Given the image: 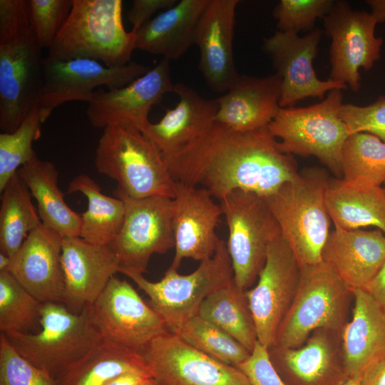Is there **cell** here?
<instances>
[{"label": "cell", "mask_w": 385, "mask_h": 385, "mask_svg": "<svg viewBox=\"0 0 385 385\" xmlns=\"http://www.w3.org/2000/svg\"><path fill=\"white\" fill-rule=\"evenodd\" d=\"M299 276L300 266L281 235L269 245L256 285L245 291L257 341L269 349L292 302Z\"/></svg>", "instance_id": "obj_13"}, {"label": "cell", "mask_w": 385, "mask_h": 385, "mask_svg": "<svg viewBox=\"0 0 385 385\" xmlns=\"http://www.w3.org/2000/svg\"><path fill=\"white\" fill-rule=\"evenodd\" d=\"M148 66L130 61L123 66H108L90 59H43V84L38 108L41 122L64 103L90 102L96 88L124 87L148 73Z\"/></svg>", "instance_id": "obj_12"}, {"label": "cell", "mask_w": 385, "mask_h": 385, "mask_svg": "<svg viewBox=\"0 0 385 385\" xmlns=\"http://www.w3.org/2000/svg\"><path fill=\"white\" fill-rule=\"evenodd\" d=\"M322 34L318 28L304 36L278 30L264 38L262 48L282 79L280 108L294 107L308 97L322 99L333 89L347 88L346 85L330 79L321 81L315 73L313 61Z\"/></svg>", "instance_id": "obj_16"}, {"label": "cell", "mask_w": 385, "mask_h": 385, "mask_svg": "<svg viewBox=\"0 0 385 385\" xmlns=\"http://www.w3.org/2000/svg\"><path fill=\"white\" fill-rule=\"evenodd\" d=\"M239 368L252 385H287L273 364L269 349L258 341Z\"/></svg>", "instance_id": "obj_44"}, {"label": "cell", "mask_w": 385, "mask_h": 385, "mask_svg": "<svg viewBox=\"0 0 385 385\" xmlns=\"http://www.w3.org/2000/svg\"><path fill=\"white\" fill-rule=\"evenodd\" d=\"M149 298L148 304L164 322L168 332L175 334L198 314L201 304L210 294L233 280V270L226 242L220 240L214 255L200 262L188 274L168 268L158 282L143 274L120 268Z\"/></svg>", "instance_id": "obj_6"}, {"label": "cell", "mask_w": 385, "mask_h": 385, "mask_svg": "<svg viewBox=\"0 0 385 385\" xmlns=\"http://www.w3.org/2000/svg\"><path fill=\"white\" fill-rule=\"evenodd\" d=\"M361 385H385V358L370 367L360 379Z\"/></svg>", "instance_id": "obj_47"}, {"label": "cell", "mask_w": 385, "mask_h": 385, "mask_svg": "<svg viewBox=\"0 0 385 385\" xmlns=\"http://www.w3.org/2000/svg\"><path fill=\"white\" fill-rule=\"evenodd\" d=\"M9 272H0L1 333H35L41 305Z\"/></svg>", "instance_id": "obj_35"}, {"label": "cell", "mask_w": 385, "mask_h": 385, "mask_svg": "<svg viewBox=\"0 0 385 385\" xmlns=\"http://www.w3.org/2000/svg\"><path fill=\"white\" fill-rule=\"evenodd\" d=\"M96 170L117 183L115 197L173 198L175 182L156 146L135 128L107 126L98 140Z\"/></svg>", "instance_id": "obj_5"}, {"label": "cell", "mask_w": 385, "mask_h": 385, "mask_svg": "<svg viewBox=\"0 0 385 385\" xmlns=\"http://www.w3.org/2000/svg\"><path fill=\"white\" fill-rule=\"evenodd\" d=\"M63 303L73 312L91 307L111 279L119 272V260L108 245L89 243L80 237L63 238Z\"/></svg>", "instance_id": "obj_20"}, {"label": "cell", "mask_w": 385, "mask_h": 385, "mask_svg": "<svg viewBox=\"0 0 385 385\" xmlns=\"http://www.w3.org/2000/svg\"><path fill=\"white\" fill-rule=\"evenodd\" d=\"M128 371L152 376L139 351L104 339L78 364L54 380V383L55 385H103L111 379Z\"/></svg>", "instance_id": "obj_30"}, {"label": "cell", "mask_w": 385, "mask_h": 385, "mask_svg": "<svg viewBox=\"0 0 385 385\" xmlns=\"http://www.w3.org/2000/svg\"><path fill=\"white\" fill-rule=\"evenodd\" d=\"M333 0H281L272 11L280 31L298 34L314 29L317 19H324Z\"/></svg>", "instance_id": "obj_40"}, {"label": "cell", "mask_w": 385, "mask_h": 385, "mask_svg": "<svg viewBox=\"0 0 385 385\" xmlns=\"http://www.w3.org/2000/svg\"><path fill=\"white\" fill-rule=\"evenodd\" d=\"M3 334L22 356L53 380L104 340L93 306L76 313L53 302L41 303L38 332Z\"/></svg>", "instance_id": "obj_2"}, {"label": "cell", "mask_w": 385, "mask_h": 385, "mask_svg": "<svg viewBox=\"0 0 385 385\" xmlns=\"http://www.w3.org/2000/svg\"><path fill=\"white\" fill-rule=\"evenodd\" d=\"M339 115L349 135L356 133H371L385 143V96L374 103L361 106L342 104Z\"/></svg>", "instance_id": "obj_42"}, {"label": "cell", "mask_w": 385, "mask_h": 385, "mask_svg": "<svg viewBox=\"0 0 385 385\" xmlns=\"http://www.w3.org/2000/svg\"><path fill=\"white\" fill-rule=\"evenodd\" d=\"M68 193L79 192L87 199L86 210L81 214L80 237L98 245H109L119 233L125 217L124 202L104 195L90 176L79 174L68 185Z\"/></svg>", "instance_id": "obj_31"}, {"label": "cell", "mask_w": 385, "mask_h": 385, "mask_svg": "<svg viewBox=\"0 0 385 385\" xmlns=\"http://www.w3.org/2000/svg\"><path fill=\"white\" fill-rule=\"evenodd\" d=\"M151 378L153 377L150 374L128 371L111 379L103 385H140Z\"/></svg>", "instance_id": "obj_48"}, {"label": "cell", "mask_w": 385, "mask_h": 385, "mask_svg": "<svg viewBox=\"0 0 385 385\" xmlns=\"http://www.w3.org/2000/svg\"><path fill=\"white\" fill-rule=\"evenodd\" d=\"M42 48L32 31L0 44V128L16 130L37 106L43 84Z\"/></svg>", "instance_id": "obj_15"}, {"label": "cell", "mask_w": 385, "mask_h": 385, "mask_svg": "<svg viewBox=\"0 0 385 385\" xmlns=\"http://www.w3.org/2000/svg\"><path fill=\"white\" fill-rule=\"evenodd\" d=\"M210 1L181 0L135 32L134 48L168 61L180 58L194 44L198 21Z\"/></svg>", "instance_id": "obj_27"}, {"label": "cell", "mask_w": 385, "mask_h": 385, "mask_svg": "<svg viewBox=\"0 0 385 385\" xmlns=\"http://www.w3.org/2000/svg\"><path fill=\"white\" fill-rule=\"evenodd\" d=\"M323 19L332 39L329 79L357 92L361 88L359 69H371L381 58L383 38L375 34L378 23L371 12L354 10L345 1H334Z\"/></svg>", "instance_id": "obj_10"}, {"label": "cell", "mask_w": 385, "mask_h": 385, "mask_svg": "<svg viewBox=\"0 0 385 385\" xmlns=\"http://www.w3.org/2000/svg\"><path fill=\"white\" fill-rule=\"evenodd\" d=\"M366 3L370 6L371 14L378 24L385 21V0H367Z\"/></svg>", "instance_id": "obj_49"}, {"label": "cell", "mask_w": 385, "mask_h": 385, "mask_svg": "<svg viewBox=\"0 0 385 385\" xmlns=\"http://www.w3.org/2000/svg\"><path fill=\"white\" fill-rule=\"evenodd\" d=\"M173 93L179 98L177 106L142 131L163 158L178 153L204 133L219 108L215 99H205L183 83L174 84Z\"/></svg>", "instance_id": "obj_25"}, {"label": "cell", "mask_w": 385, "mask_h": 385, "mask_svg": "<svg viewBox=\"0 0 385 385\" xmlns=\"http://www.w3.org/2000/svg\"><path fill=\"white\" fill-rule=\"evenodd\" d=\"M383 188H384V191H385V184H384V187H383Z\"/></svg>", "instance_id": "obj_54"}, {"label": "cell", "mask_w": 385, "mask_h": 385, "mask_svg": "<svg viewBox=\"0 0 385 385\" xmlns=\"http://www.w3.org/2000/svg\"><path fill=\"white\" fill-rule=\"evenodd\" d=\"M282 79L240 75L225 94L215 98L219 108L215 121L237 132L267 127L277 115Z\"/></svg>", "instance_id": "obj_23"}, {"label": "cell", "mask_w": 385, "mask_h": 385, "mask_svg": "<svg viewBox=\"0 0 385 385\" xmlns=\"http://www.w3.org/2000/svg\"><path fill=\"white\" fill-rule=\"evenodd\" d=\"M175 255L170 268H179L185 258L200 262L212 257L220 239L216 228L221 207L205 188L175 182L173 198Z\"/></svg>", "instance_id": "obj_19"}, {"label": "cell", "mask_w": 385, "mask_h": 385, "mask_svg": "<svg viewBox=\"0 0 385 385\" xmlns=\"http://www.w3.org/2000/svg\"><path fill=\"white\" fill-rule=\"evenodd\" d=\"M239 0H211L198 21L194 44L200 51L199 68L214 91L227 92L239 76L232 40Z\"/></svg>", "instance_id": "obj_22"}, {"label": "cell", "mask_w": 385, "mask_h": 385, "mask_svg": "<svg viewBox=\"0 0 385 385\" xmlns=\"http://www.w3.org/2000/svg\"><path fill=\"white\" fill-rule=\"evenodd\" d=\"M176 0H134L127 18L136 32L158 10H168L177 4Z\"/></svg>", "instance_id": "obj_45"}, {"label": "cell", "mask_w": 385, "mask_h": 385, "mask_svg": "<svg viewBox=\"0 0 385 385\" xmlns=\"http://www.w3.org/2000/svg\"><path fill=\"white\" fill-rule=\"evenodd\" d=\"M93 308L104 339L135 351L168 332L160 317L133 287L115 276Z\"/></svg>", "instance_id": "obj_17"}, {"label": "cell", "mask_w": 385, "mask_h": 385, "mask_svg": "<svg viewBox=\"0 0 385 385\" xmlns=\"http://www.w3.org/2000/svg\"><path fill=\"white\" fill-rule=\"evenodd\" d=\"M140 385H163L160 382L155 380L154 378H151Z\"/></svg>", "instance_id": "obj_52"}, {"label": "cell", "mask_w": 385, "mask_h": 385, "mask_svg": "<svg viewBox=\"0 0 385 385\" xmlns=\"http://www.w3.org/2000/svg\"><path fill=\"white\" fill-rule=\"evenodd\" d=\"M17 173L37 202L42 225L63 237H79L81 217L64 200V194L58 187L59 173L56 165L36 155Z\"/></svg>", "instance_id": "obj_28"}, {"label": "cell", "mask_w": 385, "mask_h": 385, "mask_svg": "<svg viewBox=\"0 0 385 385\" xmlns=\"http://www.w3.org/2000/svg\"><path fill=\"white\" fill-rule=\"evenodd\" d=\"M342 180L364 188L385 184V143L368 133H356L346 140L341 158Z\"/></svg>", "instance_id": "obj_34"}, {"label": "cell", "mask_w": 385, "mask_h": 385, "mask_svg": "<svg viewBox=\"0 0 385 385\" xmlns=\"http://www.w3.org/2000/svg\"><path fill=\"white\" fill-rule=\"evenodd\" d=\"M326 262L351 292L364 289L385 262V234L380 230L330 231L322 252Z\"/></svg>", "instance_id": "obj_24"}, {"label": "cell", "mask_w": 385, "mask_h": 385, "mask_svg": "<svg viewBox=\"0 0 385 385\" xmlns=\"http://www.w3.org/2000/svg\"><path fill=\"white\" fill-rule=\"evenodd\" d=\"M364 290L382 307H385V262Z\"/></svg>", "instance_id": "obj_46"}, {"label": "cell", "mask_w": 385, "mask_h": 385, "mask_svg": "<svg viewBox=\"0 0 385 385\" xmlns=\"http://www.w3.org/2000/svg\"><path fill=\"white\" fill-rule=\"evenodd\" d=\"M0 207V252L12 257L31 231L42 222L32 195L18 173L2 190Z\"/></svg>", "instance_id": "obj_33"}, {"label": "cell", "mask_w": 385, "mask_h": 385, "mask_svg": "<svg viewBox=\"0 0 385 385\" xmlns=\"http://www.w3.org/2000/svg\"><path fill=\"white\" fill-rule=\"evenodd\" d=\"M175 334L198 351L236 367L250 354L235 339L199 315L186 322Z\"/></svg>", "instance_id": "obj_36"}, {"label": "cell", "mask_w": 385, "mask_h": 385, "mask_svg": "<svg viewBox=\"0 0 385 385\" xmlns=\"http://www.w3.org/2000/svg\"><path fill=\"white\" fill-rule=\"evenodd\" d=\"M270 349L277 354L291 372L307 383H313L321 379L331 366L332 352L329 343L322 334L312 337L301 348Z\"/></svg>", "instance_id": "obj_38"}, {"label": "cell", "mask_w": 385, "mask_h": 385, "mask_svg": "<svg viewBox=\"0 0 385 385\" xmlns=\"http://www.w3.org/2000/svg\"><path fill=\"white\" fill-rule=\"evenodd\" d=\"M329 180L324 170L308 168L264 197L300 267L323 261L330 232L331 219L325 204Z\"/></svg>", "instance_id": "obj_3"}, {"label": "cell", "mask_w": 385, "mask_h": 385, "mask_svg": "<svg viewBox=\"0 0 385 385\" xmlns=\"http://www.w3.org/2000/svg\"><path fill=\"white\" fill-rule=\"evenodd\" d=\"M197 315L222 329L249 351L254 349L257 342L255 323L245 291L236 285L234 279L206 297Z\"/></svg>", "instance_id": "obj_32"}, {"label": "cell", "mask_w": 385, "mask_h": 385, "mask_svg": "<svg viewBox=\"0 0 385 385\" xmlns=\"http://www.w3.org/2000/svg\"><path fill=\"white\" fill-rule=\"evenodd\" d=\"M340 385H361L360 379L355 378H348V379L345 382L341 384Z\"/></svg>", "instance_id": "obj_51"}, {"label": "cell", "mask_w": 385, "mask_h": 385, "mask_svg": "<svg viewBox=\"0 0 385 385\" xmlns=\"http://www.w3.org/2000/svg\"><path fill=\"white\" fill-rule=\"evenodd\" d=\"M31 31L27 0H0V44Z\"/></svg>", "instance_id": "obj_43"}, {"label": "cell", "mask_w": 385, "mask_h": 385, "mask_svg": "<svg viewBox=\"0 0 385 385\" xmlns=\"http://www.w3.org/2000/svg\"><path fill=\"white\" fill-rule=\"evenodd\" d=\"M383 309H384V316H385V307H384Z\"/></svg>", "instance_id": "obj_53"}, {"label": "cell", "mask_w": 385, "mask_h": 385, "mask_svg": "<svg viewBox=\"0 0 385 385\" xmlns=\"http://www.w3.org/2000/svg\"><path fill=\"white\" fill-rule=\"evenodd\" d=\"M11 258L4 253L0 252V272H8Z\"/></svg>", "instance_id": "obj_50"}, {"label": "cell", "mask_w": 385, "mask_h": 385, "mask_svg": "<svg viewBox=\"0 0 385 385\" xmlns=\"http://www.w3.org/2000/svg\"><path fill=\"white\" fill-rule=\"evenodd\" d=\"M228 227L227 249L236 285L246 291L263 268L269 245L282 235L264 197L235 190L220 204Z\"/></svg>", "instance_id": "obj_8"}, {"label": "cell", "mask_w": 385, "mask_h": 385, "mask_svg": "<svg viewBox=\"0 0 385 385\" xmlns=\"http://www.w3.org/2000/svg\"><path fill=\"white\" fill-rule=\"evenodd\" d=\"M0 385H55L44 371L22 356L0 334Z\"/></svg>", "instance_id": "obj_41"}, {"label": "cell", "mask_w": 385, "mask_h": 385, "mask_svg": "<svg viewBox=\"0 0 385 385\" xmlns=\"http://www.w3.org/2000/svg\"><path fill=\"white\" fill-rule=\"evenodd\" d=\"M122 5L121 0H73L47 56L61 61L90 59L111 67L130 63L135 32L125 29Z\"/></svg>", "instance_id": "obj_4"}, {"label": "cell", "mask_w": 385, "mask_h": 385, "mask_svg": "<svg viewBox=\"0 0 385 385\" xmlns=\"http://www.w3.org/2000/svg\"><path fill=\"white\" fill-rule=\"evenodd\" d=\"M38 105L12 133L0 134V192L19 169L36 155L33 143L41 135Z\"/></svg>", "instance_id": "obj_37"}, {"label": "cell", "mask_w": 385, "mask_h": 385, "mask_svg": "<svg viewBox=\"0 0 385 385\" xmlns=\"http://www.w3.org/2000/svg\"><path fill=\"white\" fill-rule=\"evenodd\" d=\"M63 237L41 225L12 257L8 272L41 302L63 303Z\"/></svg>", "instance_id": "obj_21"}, {"label": "cell", "mask_w": 385, "mask_h": 385, "mask_svg": "<svg viewBox=\"0 0 385 385\" xmlns=\"http://www.w3.org/2000/svg\"><path fill=\"white\" fill-rule=\"evenodd\" d=\"M116 197L124 202L125 217L119 233L108 246L116 255L120 268L143 274L154 254L175 248L173 198Z\"/></svg>", "instance_id": "obj_11"}, {"label": "cell", "mask_w": 385, "mask_h": 385, "mask_svg": "<svg viewBox=\"0 0 385 385\" xmlns=\"http://www.w3.org/2000/svg\"><path fill=\"white\" fill-rule=\"evenodd\" d=\"M31 30L41 48L49 49L66 23L73 0H27Z\"/></svg>", "instance_id": "obj_39"}, {"label": "cell", "mask_w": 385, "mask_h": 385, "mask_svg": "<svg viewBox=\"0 0 385 385\" xmlns=\"http://www.w3.org/2000/svg\"><path fill=\"white\" fill-rule=\"evenodd\" d=\"M139 353L153 377L163 385H252L237 367L225 364L166 332Z\"/></svg>", "instance_id": "obj_14"}, {"label": "cell", "mask_w": 385, "mask_h": 385, "mask_svg": "<svg viewBox=\"0 0 385 385\" xmlns=\"http://www.w3.org/2000/svg\"><path fill=\"white\" fill-rule=\"evenodd\" d=\"M163 159L175 182L203 188L220 200L237 190L267 197L299 173L292 155L279 149L268 126L237 132L215 120Z\"/></svg>", "instance_id": "obj_1"}, {"label": "cell", "mask_w": 385, "mask_h": 385, "mask_svg": "<svg viewBox=\"0 0 385 385\" xmlns=\"http://www.w3.org/2000/svg\"><path fill=\"white\" fill-rule=\"evenodd\" d=\"M341 89H333L321 102L304 108H280L269 124L284 153L314 156L334 174L342 175L341 158L349 135L340 117Z\"/></svg>", "instance_id": "obj_7"}, {"label": "cell", "mask_w": 385, "mask_h": 385, "mask_svg": "<svg viewBox=\"0 0 385 385\" xmlns=\"http://www.w3.org/2000/svg\"><path fill=\"white\" fill-rule=\"evenodd\" d=\"M325 204L335 227L347 230L375 226L385 234V191L364 188L342 180H329Z\"/></svg>", "instance_id": "obj_29"}, {"label": "cell", "mask_w": 385, "mask_h": 385, "mask_svg": "<svg viewBox=\"0 0 385 385\" xmlns=\"http://www.w3.org/2000/svg\"><path fill=\"white\" fill-rule=\"evenodd\" d=\"M163 58L154 68L130 84L115 89L98 88L88 102L86 115L93 126L130 127L143 131L150 123V108L174 91L170 64Z\"/></svg>", "instance_id": "obj_18"}, {"label": "cell", "mask_w": 385, "mask_h": 385, "mask_svg": "<svg viewBox=\"0 0 385 385\" xmlns=\"http://www.w3.org/2000/svg\"><path fill=\"white\" fill-rule=\"evenodd\" d=\"M351 292L353 316L342 333L344 368L348 378L360 379L385 358V316L383 308L364 289Z\"/></svg>", "instance_id": "obj_26"}, {"label": "cell", "mask_w": 385, "mask_h": 385, "mask_svg": "<svg viewBox=\"0 0 385 385\" xmlns=\"http://www.w3.org/2000/svg\"><path fill=\"white\" fill-rule=\"evenodd\" d=\"M349 291L324 261L301 267L296 293L271 349L297 347L317 329H338Z\"/></svg>", "instance_id": "obj_9"}]
</instances>
